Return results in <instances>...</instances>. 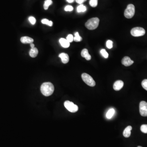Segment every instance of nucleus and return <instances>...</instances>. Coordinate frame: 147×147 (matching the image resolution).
<instances>
[{"instance_id": "1", "label": "nucleus", "mask_w": 147, "mask_h": 147, "mask_svg": "<svg viewBox=\"0 0 147 147\" xmlns=\"http://www.w3.org/2000/svg\"><path fill=\"white\" fill-rule=\"evenodd\" d=\"M54 87L50 82H45L42 84L41 87V93L45 96H50L53 93Z\"/></svg>"}, {"instance_id": "2", "label": "nucleus", "mask_w": 147, "mask_h": 147, "mask_svg": "<svg viewBox=\"0 0 147 147\" xmlns=\"http://www.w3.org/2000/svg\"><path fill=\"white\" fill-rule=\"evenodd\" d=\"M99 19L98 18H93L88 20L85 24V26L88 29L94 30L98 27Z\"/></svg>"}, {"instance_id": "3", "label": "nucleus", "mask_w": 147, "mask_h": 147, "mask_svg": "<svg viewBox=\"0 0 147 147\" xmlns=\"http://www.w3.org/2000/svg\"><path fill=\"white\" fill-rule=\"evenodd\" d=\"M81 77L83 81L89 86L94 87L96 85V83L93 78L87 74L83 73Z\"/></svg>"}, {"instance_id": "4", "label": "nucleus", "mask_w": 147, "mask_h": 147, "mask_svg": "<svg viewBox=\"0 0 147 147\" xmlns=\"http://www.w3.org/2000/svg\"><path fill=\"white\" fill-rule=\"evenodd\" d=\"M135 14V7L132 4H129L125 11L124 16L127 18H131L133 17Z\"/></svg>"}, {"instance_id": "5", "label": "nucleus", "mask_w": 147, "mask_h": 147, "mask_svg": "<svg viewBox=\"0 0 147 147\" xmlns=\"http://www.w3.org/2000/svg\"><path fill=\"white\" fill-rule=\"evenodd\" d=\"M65 107L70 112H76L78 110V108L77 105L74 104L73 102L69 101H66L64 102Z\"/></svg>"}, {"instance_id": "6", "label": "nucleus", "mask_w": 147, "mask_h": 147, "mask_svg": "<svg viewBox=\"0 0 147 147\" xmlns=\"http://www.w3.org/2000/svg\"><path fill=\"white\" fill-rule=\"evenodd\" d=\"M146 33L145 29L141 27L133 28L131 30V34L132 36L139 37L144 36Z\"/></svg>"}, {"instance_id": "7", "label": "nucleus", "mask_w": 147, "mask_h": 147, "mask_svg": "<svg viewBox=\"0 0 147 147\" xmlns=\"http://www.w3.org/2000/svg\"><path fill=\"white\" fill-rule=\"evenodd\" d=\"M139 112L143 117H147V103L142 101L139 104Z\"/></svg>"}, {"instance_id": "8", "label": "nucleus", "mask_w": 147, "mask_h": 147, "mask_svg": "<svg viewBox=\"0 0 147 147\" xmlns=\"http://www.w3.org/2000/svg\"><path fill=\"white\" fill-rule=\"evenodd\" d=\"M124 85L123 82L121 80H117L113 85V88L115 91L120 90L123 87Z\"/></svg>"}, {"instance_id": "9", "label": "nucleus", "mask_w": 147, "mask_h": 147, "mask_svg": "<svg viewBox=\"0 0 147 147\" xmlns=\"http://www.w3.org/2000/svg\"><path fill=\"white\" fill-rule=\"evenodd\" d=\"M134 61L130 59L128 57H125L122 59L121 63L123 65L125 66H129L133 64Z\"/></svg>"}, {"instance_id": "10", "label": "nucleus", "mask_w": 147, "mask_h": 147, "mask_svg": "<svg viewBox=\"0 0 147 147\" xmlns=\"http://www.w3.org/2000/svg\"><path fill=\"white\" fill-rule=\"evenodd\" d=\"M59 57L61 59L63 63L67 64L69 61V57L68 54L65 53H62L59 55Z\"/></svg>"}, {"instance_id": "11", "label": "nucleus", "mask_w": 147, "mask_h": 147, "mask_svg": "<svg viewBox=\"0 0 147 147\" xmlns=\"http://www.w3.org/2000/svg\"><path fill=\"white\" fill-rule=\"evenodd\" d=\"M20 41L22 43H24V44H27V43L31 44V43H33V42H34V40L31 38L29 37L28 36H23L21 38Z\"/></svg>"}, {"instance_id": "12", "label": "nucleus", "mask_w": 147, "mask_h": 147, "mask_svg": "<svg viewBox=\"0 0 147 147\" xmlns=\"http://www.w3.org/2000/svg\"><path fill=\"white\" fill-rule=\"evenodd\" d=\"M81 55L87 61H89L91 59V56L88 53V50L87 49H84L82 50L81 52Z\"/></svg>"}, {"instance_id": "13", "label": "nucleus", "mask_w": 147, "mask_h": 147, "mask_svg": "<svg viewBox=\"0 0 147 147\" xmlns=\"http://www.w3.org/2000/svg\"><path fill=\"white\" fill-rule=\"evenodd\" d=\"M132 130V127L131 126H128L125 128L123 132V135L126 138L130 137L131 134V131Z\"/></svg>"}, {"instance_id": "14", "label": "nucleus", "mask_w": 147, "mask_h": 147, "mask_svg": "<svg viewBox=\"0 0 147 147\" xmlns=\"http://www.w3.org/2000/svg\"><path fill=\"white\" fill-rule=\"evenodd\" d=\"M59 43L61 46L64 48H68L70 45V43L66 39L61 38L59 40Z\"/></svg>"}, {"instance_id": "15", "label": "nucleus", "mask_w": 147, "mask_h": 147, "mask_svg": "<svg viewBox=\"0 0 147 147\" xmlns=\"http://www.w3.org/2000/svg\"><path fill=\"white\" fill-rule=\"evenodd\" d=\"M38 53H39V52H38V50L37 49V48L34 47V48H31L30 50L29 51V55L32 58H35L37 56Z\"/></svg>"}, {"instance_id": "16", "label": "nucleus", "mask_w": 147, "mask_h": 147, "mask_svg": "<svg viewBox=\"0 0 147 147\" xmlns=\"http://www.w3.org/2000/svg\"><path fill=\"white\" fill-rule=\"evenodd\" d=\"M114 113H115V110L114 109H111L110 110H109L106 114L107 118L108 119H111V118L113 117Z\"/></svg>"}, {"instance_id": "17", "label": "nucleus", "mask_w": 147, "mask_h": 147, "mask_svg": "<svg viewBox=\"0 0 147 147\" xmlns=\"http://www.w3.org/2000/svg\"><path fill=\"white\" fill-rule=\"evenodd\" d=\"M86 7L82 4H80L77 8V12L79 13L85 12L86 11Z\"/></svg>"}, {"instance_id": "18", "label": "nucleus", "mask_w": 147, "mask_h": 147, "mask_svg": "<svg viewBox=\"0 0 147 147\" xmlns=\"http://www.w3.org/2000/svg\"><path fill=\"white\" fill-rule=\"evenodd\" d=\"M52 4V0H45L44 4V8L45 10H47L50 5Z\"/></svg>"}, {"instance_id": "19", "label": "nucleus", "mask_w": 147, "mask_h": 147, "mask_svg": "<svg viewBox=\"0 0 147 147\" xmlns=\"http://www.w3.org/2000/svg\"><path fill=\"white\" fill-rule=\"evenodd\" d=\"M75 37L74 38V40L76 42H80L82 40V38L80 37L78 32H76L74 34Z\"/></svg>"}, {"instance_id": "20", "label": "nucleus", "mask_w": 147, "mask_h": 147, "mask_svg": "<svg viewBox=\"0 0 147 147\" xmlns=\"http://www.w3.org/2000/svg\"><path fill=\"white\" fill-rule=\"evenodd\" d=\"M41 23L43 24H46L50 26H52L53 25V22L52 21L49 20L47 19H43L41 20Z\"/></svg>"}, {"instance_id": "21", "label": "nucleus", "mask_w": 147, "mask_h": 147, "mask_svg": "<svg viewBox=\"0 0 147 147\" xmlns=\"http://www.w3.org/2000/svg\"><path fill=\"white\" fill-rule=\"evenodd\" d=\"M98 4V0H90L89 5L92 7H94L97 6Z\"/></svg>"}, {"instance_id": "22", "label": "nucleus", "mask_w": 147, "mask_h": 147, "mask_svg": "<svg viewBox=\"0 0 147 147\" xmlns=\"http://www.w3.org/2000/svg\"><path fill=\"white\" fill-rule=\"evenodd\" d=\"M100 52H101V55L104 57V58L107 59L108 57V52H107L106 50L105 49H102L100 51Z\"/></svg>"}, {"instance_id": "23", "label": "nucleus", "mask_w": 147, "mask_h": 147, "mask_svg": "<svg viewBox=\"0 0 147 147\" xmlns=\"http://www.w3.org/2000/svg\"><path fill=\"white\" fill-rule=\"evenodd\" d=\"M141 130L144 133L147 134V125H142L141 127Z\"/></svg>"}, {"instance_id": "24", "label": "nucleus", "mask_w": 147, "mask_h": 147, "mask_svg": "<svg viewBox=\"0 0 147 147\" xmlns=\"http://www.w3.org/2000/svg\"><path fill=\"white\" fill-rule=\"evenodd\" d=\"M106 46L108 49H111L113 47V42L111 40H108L106 42Z\"/></svg>"}, {"instance_id": "25", "label": "nucleus", "mask_w": 147, "mask_h": 147, "mask_svg": "<svg viewBox=\"0 0 147 147\" xmlns=\"http://www.w3.org/2000/svg\"><path fill=\"white\" fill-rule=\"evenodd\" d=\"M142 85L143 87L147 91V79H144L143 80Z\"/></svg>"}, {"instance_id": "26", "label": "nucleus", "mask_w": 147, "mask_h": 147, "mask_svg": "<svg viewBox=\"0 0 147 147\" xmlns=\"http://www.w3.org/2000/svg\"><path fill=\"white\" fill-rule=\"evenodd\" d=\"M29 22H30L31 23L32 25H34L36 23V20L35 19L34 17H33V16H30L29 18Z\"/></svg>"}, {"instance_id": "27", "label": "nucleus", "mask_w": 147, "mask_h": 147, "mask_svg": "<svg viewBox=\"0 0 147 147\" xmlns=\"http://www.w3.org/2000/svg\"><path fill=\"white\" fill-rule=\"evenodd\" d=\"M66 39L69 41L70 43L73 42L74 40V37L72 34H69L67 37Z\"/></svg>"}, {"instance_id": "28", "label": "nucleus", "mask_w": 147, "mask_h": 147, "mask_svg": "<svg viewBox=\"0 0 147 147\" xmlns=\"http://www.w3.org/2000/svg\"><path fill=\"white\" fill-rule=\"evenodd\" d=\"M73 10V7L71 5H67L65 7V10L67 11H72Z\"/></svg>"}, {"instance_id": "29", "label": "nucleus", "mask_w": 147, "mask_h": 147, "mask_svg": "<svg viewBox=\"0 0 147 147\" xmlns=\"http://www.w3.org/2000/svg\"><path fill=\"white\" fill-rule=\"evenodd\" d=\"M87 0H76V2L80 4H82L83 2L86 1Z\"/></svg>"}, {"instance_id": "30", "label": "nucleus", "mask_w": 147, "mask_h": 147, "mask_svg": "<svg viewBox=\"0 0 147 147\" xmlns=\"http://www.w3.org/2000/svg\"><path fill=\"white\" fill-rule=\"evenodd\" d=\"M66 1L69 3H72L74 1V0H66Z\"/></svg>"}, {"instance_id": "31", "label": "nucleus", "mask_w": 147, "mask_h": 147, "mask_svg": "<svg viewBox=\"0 0 147 147\" xmlns=\"http://www.w3.org/2000/svg\"><path fill=\"white\" fill-rule=\"evenodd\" d=\"M30 46L31 47V48H34V44H33V43H31Z\"/></svg>"}, {"instance_id": "32", "label": "nucleus", "mask_w": 147, "mask_h": 147, "mask_svg": "<svg viewBox=\"0 0 147 147\" xmlns=\"http://www.w3.org/2000/svg\"><path fill=\"white\" fill-rule=\"evenodd\" d=\"M142 147V146H138V147Z\"/></svg>"}]
</instances>
